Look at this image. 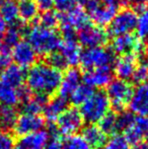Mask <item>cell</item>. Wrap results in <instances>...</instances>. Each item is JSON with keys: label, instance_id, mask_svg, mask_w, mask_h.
Listing matches in <instances>:
<instances>
[{"label": "cell", "instance_id": "52a82bcc", "mask_svg": "<svg viewBox=\"0 0 148 149\" xmlns=\"http://www.w3.org/2000/svg\"><path fill=\"white\" fill-rule=\"evenodd\" d=\"M82 3L88 17L92 20L93 24L101 28L112 22L119 8L117 6L103 3L101 0H84Z\"/></svg>", "mask_w": 148, "mask_h": 149}, {"label": "cell", "instance_id": "8d00e7d4", "mask_svg": "<svg viewBox=\"0 0 148 149\" xmlns=\"http://www.w3.org/2000/svg\"><path fill=\"white\" fill-rule=\"evenodd\" d=\"M132 126L142 138L148 136V117L137 115L134 118Z\"/></svg>", "mask_w": 148, "mask_h": 149}, {"label": "cell", "instance_id": "ab89813d", "mask_svg": "<svg viewBox=\"0 0 148 149\" xmlns=\"http://www.w3.org/2000/svg\"><path fill=\"white\" fill-rule=\"evenodd\" d=\"M15 144V138L10 131L0 130V149H12Z\"/></svg>", "mask_w": 148, "mask_h": 149}, {"label": "cell", "instance_id": "7c38bea8", "mask_svg": "<svg viewBox=\"0 0 148 149\" xmlns=\"http://www.w3.org/2000/svg\"><path fill=\"white\" fill-rule=\"evenodd\" d=\"M11 57L16 65L26 68L35 64L37 53L28 42L20 41L11 48Z\"/></svg>", "mask_w": 148, "mask_h": 149}, {"label": "cell", "instance_id": "5bb4252c", "mask_svg": "<svg viewBox=\"0 0 148 149\" xmlns=\"http://www.w3.org/2000/svg\"><path fill=\"white\" fill-rule=\"evenodd\" d=\"M129 106L132 113L148 117V81L137 85Z\"/></svg>", "mask_w": 148, "mask_h": 149}, {"label": "cell", "instance_id": "f35d334b", "mask_svg": "<svg viewBox=\"0 0 148 149\" xmlns=\"http://www.w3.org/2000/svg\"><path fill=\"white\" fill-rule=\"evenodd\" d=\"M78 3V0H53V5L60 13L70 11L76 7Z\"/></svg>", "mask_w": 148, "mask_h": 149}, {"label": "cell", "instance_id": "bcb514c9", "mask_svg": "<svg viewBox=\"0 0 148 149\" xmlns=\"http://www.w3.org/2000/svg\"><path fill=\"white\" fill-rule=\"evenodd\" d=\"M145 61V63H146V65H147V67H148V59H146V60H144Z\"/></svg>", "mask_w": 148, "mask_h": 149}, {"label": "cell", "instance_id": "e0dca14e", "mask_svg": "<svg viewBox=\"0 0 148 149\" xmlns=\"http://www.w3.org/2000/svg\"><path fill=\"white\" fill-rule=\"evenodd\" d=\"M68 98L64 97V96L60 95H54L52 96L51 100H49L46 104L45 108H44V116L45 120H47L49 123H53L56 122L58 117L66 110L68 109Z\"/></svg>", "mask_w": 148, "mask_h": 149}, {"label": "cell", "instance_id": "f546056e", "mask_svg": "<svg viewBox=\"0 0 148 149\" xmlns=\"http://www.w3.org/2000/svg\"><path fill=\"white\" fill-rule=\"evenodd\" d=\"M93 88L85 83H81L76 89L72 92V94L69 96L73 106H81L91 94L93 93Z\"/></svg>", "mask_w": 148, "mask_h": 149}, {"label": "cell", "instance_id": "44dd1931", "mask_svg": "<svg viewBox=\"0 0 148 149\" xmlns=\"http://www.w3.org/2000/svg\"><path fill=\"white\" fill-rule=\"evenodd\" d=\"M26 76V73L24 71V68L14 64L9 65L7 68L2 71V73L0 74V80L17 89L24 85Z\"/></svg>", "mask_w": 148, "mask_h": 149}, {"label": "cell", "instance_id": "6da1fadb", "mask_svg": "<svg viewBox=\"0 0 148 149\" xmlns=\"http://www.w3.org/2000/svg\"><path fill=\"white\" fill-rule=\"evenodd\" d=\"M62 77V71L52 67L47 62L35 63L26 73V86L32 93L49 98L59 91Z\"/></svg>", "mask_w": 148, "mask_h": 149}, {"label": "cell", "instance_id": "d6986e66", "mask_svg": "<svg viewBox=\"0 0 148 149\" xmlns=\"http://www.w3.org/2000/svg\"><path fill=\"white\" fill-rule=\"evenodd\" d=\"M81 79H82V75L78 69H67L62 77L61 84L59 87V94L68 98L72 94V92L81 84Z\"/></svg>", "mask_w": 148, "mask_h": 149}, {"label": "cell", "instance_id": "c3c4849f", "mask_svg": "<svg viewBox=\"0 0 148 149\" xmlns=\"http://www.w3.org/2000/svg\"><path fill=\"white\" fill-rule=\"evenodd\" d=\"M0 3H1V0H0Z\"/></svg>", "mask_w": 148, "mask_h": 149}, {"label": "cell", "instance_id": "f6af8a7d", "mask_svg": "<svg viewBox=\"0 0 148 149\" xmlns=\"http://www.w3.org/2000/svg\"><path fill=\"white\" fill-rule=\"evenodd\" d=\"M133 149H148V143L147 142H140V143L134 145Z\"/></svg>", "mask_w": 148, "mask_h": 149}, {"label": "cell", "instance_id": "8992f818", "mask_svg": "<svg viewBox=\"0 0 148 149\" xmlns=\"http://www.w3.org/2000/svg\"><path fill=\"white\" fill-rule=\"evenodd\" d=\"M138 22V12L133 8H124L117 12L112 22L109 24L108 35L118 37L122 35L132 33L136 30Z\"/></svg>", "mask_w": 148, "mask_h": 149}, {"label": "cell", "instance_id": "836d02e7", "mask_svg": "<svg viewBox=\"0 0 148 149\" xmlns=\"http://www.w3.org/2000/svg\"><path fill=\"white\" fill-rule=\"evenodd\" d=\"M117 130H118V134L121 132H124L131 124L134 121L135 116L130 112H124L117 113Z\"/></svg>", "mask_w": 148, "mask_h": 149}, {"label": "cell", "instance_id": "d4e9b609", "mask_svg": "<svg viewBox=\"0 0 148 149\" xmlns=\"http://www.w3.org/2000/svg\"><path fill=\"white\" fill-rule=\"evenodd\" d=\"M17 118V111L15 110V107H0V130L3 131L13 130Z\"/></svg>", "mask_w": 148, "mask_h": 149}, {"label": "cell", "instance_id": "ffe728a7", "mask_svg": "<svg viewBox=\"0 0 148 149\" xmlns=\"http://www.w3.org/2000/svg\"><path fill=\"white\" fill-rule=\"evenodd\" d=\"M81 46L77 40H64L61 39L59 46V52L66 60L68 66H76L80 62Z\"/></svg>", "mask_w": 148, "mask_h": 149}, {"label": "cell", "instance_id": "74e56055", "mask_svg": "<svg viewBox=\"0 0 148 149\" xmlns=\"http://www.w3.org/2000/svg\"><path fill=\"white\" fill-rule=\"evenodd\" d=\"M104 147L105 149H129V144L124 136L117 134L112 136V138L109 141H107Z\"/></svg>", "mask_w": 148, "mask_h": 149}, {"label": "cell", "instance_id": "cb8c5ba5", "mask_svg": "<svg viewBox=\"0 0 148 149\" xmlns=\"http://www.w3.org/2000/svg\"><path fill=\"white\" fill-rule=\"evenodd\" d=\"M18 16L22 22H33L39 16V8L33 0H20L18 3Z\"/></svg>", "mask_w": 148, "mask_h": 149}, {"label": "cell", "instance_id": "3957f363", "mask_svg": "<svg viewBox=\"0 0 148 149\" xmlns=\"http://www.w3.org/2000/svg\"><path fill=\"white\" fill-rule=\"evenodd\" d=\"M111 108L109 97L104 90L93 91V93L80 106V113L84 122L89 124L97 123Z\"/></svg>", "mask_w": 148, "mask_h": 149}, {"label": "cell", "instance_id": "9a60e30c", "mask_svg": "<svg viewBox=\"0 0 148 149\" xmlns=\"http://www.w3.org/2000/svg\"><path fill=\"white\" fill-rule=\"evenodd\" d=\"M87 24H89L88 15L83 8L78 7V6H76L70 11L60 13L59 15L60 26H70V28L74 29L75 31L80 30Z\"/></svg>", "mask_w": 148, "mask_h": 149}, {"label": "cell", "instance_id": "5b68a950", "mask_svg": "<svg viewBox=\"0 0 148 149\" xmlns=\"http://www.w3.org/2000/svg\"><path fill=\"white\" fill-rule=\"evenodd\" d=\"M114 52L104 47L87 48L81 52L80 64L84 72L92 69L114 67L115 63Z\"/></svg>", "mask_w": 148, "mask_h": 149}, {"label": "cell", "instance_id": "60d3db41", "mask_svg": "<svg viewBox=\"0 0 148 149\" xmlns=\"http://www.w3.org/2000/svg\"><path fill=\"white\" fill-rule=\"evenodd\" d=\"M36 4L39 8V10L42 11H48V10H51L53 7V0H36Z\"/></svg>", "mask_w": 148, "mask_h": 149}, {"label": "cell", "instance_id": "9c48e42d", "mask_svg": "<svg viewBox=\"0 0 148 149\" xmlns=\"http://www.w3.org/2000/svg\"><path fill=\"white\" fill-rule=\"evenodd\" d=\"M84 120L80 111L75 107L68 108L56 120V127L62 136L75 135L78 131L82 130Z\"/></svg>", "mask_w": 148, "mask_h": 149}, {"label": "cell", "instance_id": "ee69618b", "mask_svg": "<svg viewBox=\"0 0 148 149\" xmlns=\"http://www.w3.org/2000/svg\"><path fill=\"white\" fill-rule=\"evenodd\" d=\"M101 1L105 4H108V5H114V6L119 7L121 4H123V2H124L125 0H101Z\"/></svg>", "mask_w": 148, "mask_h": 149}, {"label": "cell", "instance_id": "277c9868", "mask_svg": "<svg viewBox=\"0 0 148 149\" xmlns=\"http://www.w3.org/2000/svg\"><path fill=\"white\" fill-rule=\"evenodd\" d=\"M133 91V85L129 81L119 78L112 80L108 84L106 93L109 97L113 111L116 113L126 111V108L131 102Z\"/></svg>", "mask_w": 148, "mask_h": 149}, {"label": "cell", "instance_id": "7dc6e473", "mask_svg": "<svg viewBox=\"0 0 148 149\" xmlns=\"http://www.w3.org/2000/svg\"><path fill=\"white\" fill-rule=\"evenodd\" d=\"M146 138H147V143H148V136H147V137H146Z\"/></svg>", "mask_w": 148, "mask_h": 149}, {"label": "cell", "instance_id": "4316f807", "mask_svg": "<svg viewBox=\"0 0 148 149\" xmlns=\"http://www.w3.org/2000/svg\"><path fill=\"white\" fill-rule=\"evenodd\" d=\"M48 100H49V98L46 96L35 94L28 100L20 104V107H22V112L26 114L40 115L41 113H43L44 108H45Z\"/></svg>", "mask_w": 148, "mask_h": 149}, {"label": "cell", "instance_id": "b9f144b4", "mask_svg": "<svg viewBox=\"0 0 148 149\" xmlns=\"http://www.w3.org/2000/svg\"><path fill=\"white\" fill-rule=\"evenodd\" d=\"M6 29H7V24H6L5 22H4V20L0 17V44L2 43V40H3Z\"/></svg>", "mask_w": 148, "mask_h": 149}, {"label": "cell", "instance_id": "1f68e13d", "mask_svg": "<svg viewBox=\"0 0 148 149\" xmlns=\"http://www.w3.org/2000/svg\"><path fill=\"white\" fill-rule=\"evenodd\" d=\"M38 24L44 26V28L55 30L56 26L59 24V15L53 10H48L44 11L41 15L38 16L37 18Z\"/></svg>", "mask_w": 148, "mask_h": 149}, {"label": "cell", "instance_id": "ba28073f", "mask_svg": "<svg viewBox=\"0 0 148 149\" xmlns=\"http://www.w3.org/2000/svg\"><path fill=\"white\" fill-rule=\"evenodd\" d=\"M112 51L120 56L132 55L140 57L145 54V44L133 33L115 37L112 42Z\"/></svg>", "mask_w": 148, "mask_h": 149}, {"label": "cell", "instance_id": "e575fe53", "mask_svg": "<svg viewBox=\"0 0 148 149\" xmlns=\"http://www.w3.org/2000/svg\"><path fill=\"white\" fill-rule=\"evenodd\" d=\"M47 57V63L49 65H51L52 67L58 69L60 71H63L65 69L68 68V64L66 62V60L64 59V57L62 56V54L60 52H53L50 55L46 56Z\"/></svg>", "mask_w": 148, "mask_h": 149}, {"label": "cell", "instance_id": "8fae6325", "mask_svg": "<svg viewBox=\"0 0 148 149\" xmlns=\"http://www.w3.org/2000/svg\"><path fill=\"white\" fill-rule=\"evenodd\" d=\"M46 125V120L41 115L26 114L22 113L18 116L13 127V132L15 135L22 137L28 134L42 130Z\"/></svg>", "mask_w": 148, "mask_h": 149}, {"label": "cell", "instance_id": "83f0119b", "mask_svg": "<svg viewBox=\"0 0 148 149\" xmlns=\"http://www.w3.org/2000/svg\"><path fill=\"white\" fill-rule=\"evenodd\" d=\"M0 102L3 106L15 107L19 104L17 89L0 80Z\"/></svg>", "mask_w": 148, "mask_h": 149}, {"label": "cell", "instance_id": "484cf974", "mask_svg": "<svg viewBox=\"0 0 148 149\" xmlns=\"http://www.w3.org/2000/svg\"><path fill=\"white\" fill-rule=\"evenodd\" d=\"M24 29L22 26V22H19L15 24H11V26H9V28L6 29L1 44L11 49L18 42H20L22 36L24 35Z\"/></svg>", "mask_w": 148, "mask_h": 149}, {"label": "cell", "instance_id": "d590c367", "mask_svg": "<svg viewBox=\"0 0 148 149\" xmlns=\"http://www.w3.org/2000/svg\"><path fill=\"white\" fill-rule=\"evenodd\" d=\"M131 79L136 84H141V83L148 81V67L145 61L138 63Z\"/></svg>", "mask_w": 148, "mask_h": 149}, {"label": "cell", "instance_id": "ac0fdd59", "mask_svg": "<svg viewBox=\"0 0 148 149\" xmlns=\"http://www.w3.org/2000/svg\"><path fill=\"white\" fill-rule=\"evenodd\" d=\"M49 138L50 136L47 131L40 130L20 137L15 144L20 149H45Z\"/></svg>", "mask_w": 148, "mask_h": 149}, {"label": "cell", "instance_id": "30bf717a", "mask_svg": "<svg viewBox=\"0 0 148 149\" xmlns=\"http://www.w3.org/2000/svg\"><path fill=\"white\" fill-rule=\"evenodd\" d=\"M109 39L108 33L101 26L87 24L77 31V42L84 48L103 47Z\"/></svg>", "mask_w": 148, "mask_h": 149}, {"label": "cell", "instance_id": "7a4b0ae2", "mask_svg": "<svg viewBox=\"0 0 148 149\" xmlns=\"http://www.w3.org/2000/svg\"><path fill=\"white\" fill-rule=\"evenodd\" d=\"M28 43L32 46L37 55L48 56L59 49L61 37L55 30L34 24L26 33Z\"/></svg>", "mask_w": 148, "mask_h": 149}, {"label": "cell", "instance_id": "603a6c76", "mask_svg": "<svg viewBox=\"0 0 148 149\" xmlns=\"http://www.w3.org/2000/svg\"><path fill=\"white\" fill-rule=\"evenodd\" d=\"M0 17L7 26L19 22L17 2L15 0H2L0 3Z\"/></svg>", "mask_w": 148, "mask_h": 149}, {"label": "cell", "instance_id": "d6a6232c", "mask_svg": "<svg viewBox=\"0 0 148 149\" xmlns=\"http://www.w3.org/2000/svg\"><path fill=\"white\" fill-rule=\"evenodd\" d=\"M62 149H91L90 146L86 143L82 136L71 135L64 139L63 148Z\"/></svg>", "mask_w": 148, "mask_h": 149}, {"label": "cell", "instance_id": "2e32d148", "mask_svg": "<svg viewBox=\"0 0 148 149\" xmlns=\"http://www.w3.org/2000/svg\"><path fill=\"white\" fill-rule=\"evenodd\" d=\"M137 65H138V60L136 56L124 55L115 61L113 70L119 79L128 81L129 79L132 78Z\"/></svg>", "mask_w": 148, "mask_h": 149}, {"label": "cell", "instance_id": "681fc988", "mask_svg": "<svg viewBox=\"0 0 148 149\" xmlns=\"http://www.w3.org/2000/svg\"><path fill=\"white\" fill-rule=\"evenodd\" d=\"M19 1H20V0H19Z\"/></svg>", "mask_w": 148, "mask_h": 149}, {"label": "cell", "instance_id": "7402d4cb", "mask_svg": "<svg viewBox=\"0 0 148 149\" xmlns=\"http://www.w3.org/2000/svg\"><path fill=\"white\" fill-rule=\"evenodd\" d=\"M82 138L92 149H101L107 143V138L105 134L101 132L99 126L89 124L88 126L82 128Z\"/></svg>", "mask_w": 148, "mask_h": 149}, {"label": "cell", "instance_id": "4fadbf2b", "mask_svg": "<svg viewBox=\"0 0 148 149\" xmlns=\"http://www.w3.org/2000/svg\"><path fill=\"white\" fill-rule=\"evenodd\" d=\"M113 72L114 70L112 67L92 69L84 72L82 79L85 84L89 85L92 88L94 87L103 88L105 86H108V84L112 81Z\"/></svg>", "mask_w": 148, "mask_h": 149}, {"label": "cell", "instance_id": "7bdbcfd3", "mask_svg": "<svg viewBox=\"0 0 148 149\" xmlns=\"http://www.w3.org/2000/svg\"><path fill=\"white\" fill-rule=\"evenodd\" d=\"M127 1H128L131 5L134 6V7L141 8L144 6V4L146 3V2H148V0H127Z\"/></svg>", "mask_w": 148, "mask_h": 149}, {"label": "cell", "instance_id": "f1b7e54d", "mask_svg": "<svg viewBox=\"0 0 148 149\" xmlns=\"http://www.w3.org/2000/svg\"><path fill=\"white\" fill-rule=\"evenodd\" d=\"M117 113L114 111H109L105 116L99 120V128L106 136H114L118 134L117 130Z\"/></svg>", "mask_w": 148, "mask_h": 149}, {"label": "cell", "instance_id": "4dcf8cb0", "mask_svg": "<svg viewBox=\"0 0 148 149\" xmlns=\"http://www.w3.org/2000/svg\"><path fill=\"white\" fill-rule=\"evenodd\" d=\"M136 30L137 35L141 40H148V8H139Z\"/></svg>", "mask_w": 148, "mask_h": 149}]
</instances>
